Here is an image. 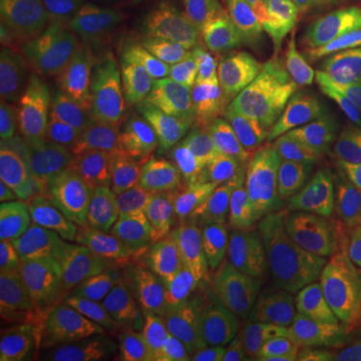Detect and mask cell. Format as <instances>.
Listing matches in <instances>:
<instances>
[{"label":"cell","mask_w":361,"mask_h":361,"mask_svg":"<svg viewBox=\"0 0 361 361\" xmlns=\"http://www.w3.org/2000/svg\"><path fill=\"white\" fill-rule=\"evenodd\" d=\"M238 135L229 106L193 70L151 63L123 99L73 123L66 160L106 217L163 229L193 211Z\"/></svg>","instance_id":"cell-1"},{"label":"cell","mask_w":361,"mask_h":361,"mask_svg":"<svg viewBox=\"0 0 361 361\" xmlns=\"http://www.w3.org/2000/svg\"><path fill=\"white\" fill-rule=\"evenodd\" d=\"M271 286L283 358L361 361V211L334 160L286 187Z\"/></svg>","instance_id":"cell-2"},{"label":"cell","mask_w":361,"mask_h":361,"mask_svg":"<svg viewBox=\"0 0 361 361\" xmlns=\"http://www.w3.org/2000/svg\"><path fill=\"white\" fill-rule=\"evenodd\" d=\"M0 42L16 85L73 123L111 109L151 70L127 0H0Z\"/></svg>","instance_id":"cell-3"},{"label":"cell","mask_w":361,"mask_h":361,"mask_svg":"<svg viewBox=\"0 0 361 361\" xmlns=\"http://www.w3.org/2000/svg\"><path fill=\"white\" fill-rule=\"evenodd\" d=\"M286 187L271 145L256 133H241L220 172L172 235L180 268L271 331V256Z\"/></svg>","instance_id":"cell-4"},{"label":"cell","mask_w":361,"mask_h":361,"mask_svg":"<svg viewBox=\"0 0 361 361\" xmlns=\"http://www.w3.org/2000/svg\"><path fill=\"white\" fill-rule=\"evenodd\" d=\"M358 70V33L253 9L205 63V78L250 121H283L329 99Z\"/></svg>","instance_id":"cell-5"},{"label":"cell","mask_w":361,"mask_h":361,"mask_svg":"<svg viewBox=\"0 0 361 361\" xmlns=\"http://www.w3.org/2000/svg\"><path fill=\"white\" fill-rule=\"evenodd\" d=\"M66 166L27 142L0 160V286L4 301L45 307L63 292L82 253V202Z\"/></svg>","instance_id":"cell-6"},{"label":"cell","mask_w":361,"mask_h":361,"mask_svg":"<svg viewBox=\"0 0 361 361\" xmlns=\"http://www.w3.org/2000/svg\"><path fill=\"white\" fill-rule=\"evenodd\" d=\"M154 292L142 253L109 220H97L58 298L54 361H145Z\"/></svg>","instance_id":"cell-7"},{"label":"cell","mask_w":361,"mask_h":361,"mask_svg":"<svg viewBox=\"0 0 361 361\" xmlns=\"http://www.w3.org/2000/svg\"><path fill=\"white\" fill-rule=\"evenodd\" d=\"M151 334L184 361H286L268 325L178 268L154 292Z\"/></svg>","instance_id":"cell-8"},{"label":"cell","mask_w":361,"mask_h":361,"mask_svg":"<svg viewBox=\"0 0 361 361\" xmlns=\"http://www.w3.org/2000/svg\"><path fill=\"white\" fill-rule=\"evenodd\" d=\"M151 51V63L205 70L256 0H127Z\"/></svg>","instance_id":"cell-9"},{"label":"cell","mask_w":361,"mask_h":361,"mask_svg":"<svg viewBox=\"0 0 361 361\" xmlns=\"http://www.w3.org/2000/svg\"><path fill=\"white\" fill-rule=\"evenodd\" d=\"M0 361H54V337L30 307L4 301L0 310Z\"/></svg>","instance_id":"cell-10"},{"label":"cell","mask_w":361,"mask_h":361,"mask_svg":"<svg viewBox=\"0 0 361 361\" xmlns=\"http://www.w3.org/2000/svg\"><path fill=\"white\" fill-rule=\"evenodd\" d=\"M145 361H184V358H178L172 349H166V346L151 334V341H148V358H145Z\"/></svg>","instance_id":"cell-11"},{"label":"cell","mask_w":361,"mask_h":361,"mask_svg":"<svg viewBox=\"0 0 361 361\" xmlns=\"http://www.w3.org/2000/svg\"><path fill=\"white\" fill-rule=\"evenodd\" d=\"M286 361H289V358H286Z\"/></svg>","instance_id":"cell-12"}]
</instances>
